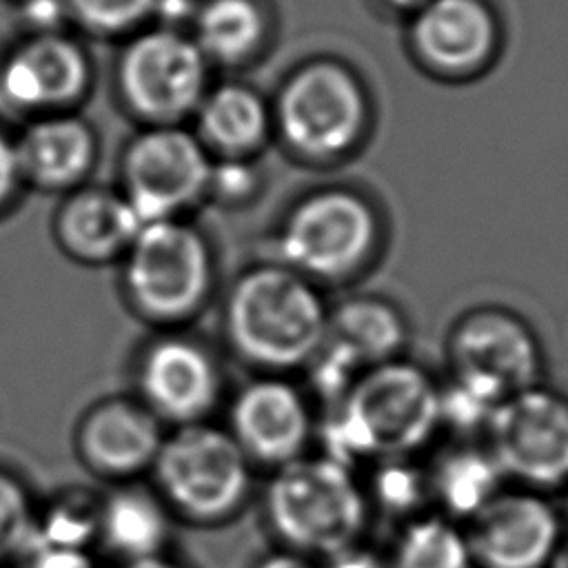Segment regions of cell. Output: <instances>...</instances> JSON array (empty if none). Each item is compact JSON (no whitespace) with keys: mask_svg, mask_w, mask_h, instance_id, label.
I'll use <instances>...</instances> for the list:
<instances>
[{"mask_svg":"<svg viewBox=\"0 0 568 568\" xmlns=\"http://www.w3.org/2000/svg\"><path fill=\"white\" fill-rule=\"evenodd\" d=\"M93 153L89 129L75 118H51L24 131L16 144L18 171L44 186H64L78 180Z\"/></svg>","mask_w":568,"mask_h":568,"instance_id":"obj_22","label":"cell"},{"mask_svg":"<svg viewBox=\"0 0 568 568\" xmlns=\"http://www.w3.org/2000/svg\"><path fill=\"white\" fill-rule=\"evenodd\" d=\"M204 55L195 42L153 31L138 38L120 60L126 100L144 115L175 118L197 104L204 91Z\"/></svg>","mask_w":568,"mask_h":568,"instance_id":"obj_17","label":"cell"},{"mask_svg":"<svg viewBox=\"0 0 568 568\" xmlns=\"http://www.w3.org/2000/svg\"><path fill=\"white\" fill-rule=\"evenodd\" d=\"M18 158H16V146L9 144L2 135H0V200H4L9 195V191L13 189L16 175H18Z\"/></svg>","mask_w":568,"mask_h":568,"instance_id":"obj_32","label":"cell"},{"mask_svg":"<svg viewBox=\"0 0 568 568\" xmlns=\"http://www.w3.org/2000/svg\"><path fill=\"white\" fill-rule=\"evenodd\" d=\"M386 564L388 568H475L464 526L437 510L399 526Z\"/></svg>","mask_w":568,"mask_h":568,"instance_id":"obj_23","label":"cell"},{"mask_svg":"<svg viewBox=\"0 0 568 568\" xmlns=\"http://www.w3.org/2000/svg\"><path fill=\"white\" fill-rule=\"evenodd\" d=\"M262 510L280 548L317 564L362 546L373 517L355 468L324 453L271 470Z\"/></svg>","mask_w":568,"mask_h":568,"instance_id":"obj_3","label":"cell"},{"mask_svg":"<svg viewBox=\"0 0 568 568\" xmlns=\"http://www.w3.org/2000/svg\"><path fill=\"white\" fill-rule=\"evenodd\" d=\"M253 568H320V564L308 557H302L297 552L280 548V550L268 552L262 559H257V564Z\"/></svg>","mask_w":568,"mask_h":568,"instance_id":"obj_33","label":"cell"},{"mask_svg":"<svg viewBox=\"0 0 568 568\" xmlns=\"http://www.w3.org/2000/svg\"><path fill=\"white\" fill-rule=\"evenodd\" d=\"M320 568H388V564H386V557H377L364 546H357L328 561H322Z\"/></svg>","mask_w":568,"mask_h":568,"instance_id":"obj_31","label":"cell"},{"mask_svg":"<svg viewBox=\"0 0 568 568\" xmlns=\"http://www.w3.org/2000/svg\"><path fill=\"white\" fill-rule=\"evenodd\" d=\"M386 13L408 20L426 0H377Z\"/></svg>","mask_w":568,"mask_h":568,"instance_id":"obj_34","label":"cell"},{"mask_svg":"<svg viewBox=\"0 0 568 568\" xmlns=\"http://www.w3.org/2000/svg\"><path fill=\"white\" fill-rule=\"evenodd\" d=\"M277 122L286 142L315 160H335L362 144L371 126V98L342 62L302 67L282 89Z\"/></svg>","mask_w":568,"mask_h":568,"instance_id":"obj_8","label":"cell"},{"mask_svg":"<svg viewBox=\"0 0 568 568\" xmlns=\"http://www.w3.org/2000/svg\"><path fill=\"white\" fill-rule=\"evenodd\" d=\"M33 497L27 484L7 468H0V566L27 555L36 528Z\"/></svg>","mask_w":568,"mask_h":568,"instance_id":"obj_28","label":"cell"},{"mask_svg":"<svg viewBox=\"0 0 568 568\" xmlns=\"http://www.w3.org/2000/svg\"><path fill=\"white\" fill-rule=\"evenodd\" d=\"M226 430L253 466L275 470L311 453L317 419L311 397L291 375L260 373L231 397Z\"/></svg>","mask_w":568,"mask_h":568,"instance_id":"obj_12","label":"cell"},{"mask_svg":"<svg viewBox=\"0 0 568 568\" xmlns=\"http://www.w3.org/2000/svg\"><path fill=\"white\" fill-rule=\"evenodd\" d=\"M368 479L364 493L371 513L386 515L397 526L435 510L428 468L417 457H393L368 464Z\"/></svg>","mask_w":568,"mask_h":568,"instance_id":"obj_24","label":"cell"},{"mask_svg":"<svg viewBox=\"0 0 568 568\" xmlns=\"http://www.w3.org/2000/svg\"><path fill=\"white\" fill-rule=\"evenodd\" d=\"M142 226L126 197L93 189L73 195L62 206L55 237L69 257L84 264H106L124 257Z\"/></svg>","mask_w":568,"mask_h":568,"instance_id":"obj_19","label":"cell"},{"mask_svg":"<svg viewBox=\"0 0 568 568\" xmlns=\"http://www.w3.org/2000/svg\"><path fill=\"white\" fill-rule=\"evenodd\" d=\"M384 244V222L375 204L353 189L311 193L286 215L277 233L280 264L317 286L364 275Z\"/></svg>","mask_w":568,"mask_h":568,"instance_id":"obj_6","label":"cell"},{"mask_svg":"<svg viewBox=\"0 0 568 568\" xmlns=\"http://www.w3.org/2000/svg\"><path fill=\"white\" fill-rule=\"evenodd\" d=\"M548 568H568V537L564 539L561 548L557 550V555H555V559L550 561Z\"/></svg>","mask_w":568,"mask_h":568,"instance_id":"obj_36","label":"cell"},{"mask_svg":"<svg viewBox=\"0 0 568 568\" xmlns=\"http://www.w3.org/2000/svg\"><path fill=\"white\" fill-rule=\"evenodd\" d=\"M118 568H184L178 559L164 555H155L149 559H138V561H126V564H118Z\"/></svg>","mask_w":568,"mask_h":568,"instance_id":"obj_35","label":"cell"},{"mask_svg":"<svg viewBox=\"0 0 568 568\" xmlns=\"http://www.w3.org/2000/svg\"><path fill=\"white\" fill-rule=\"evenodd\" d=\"M215 288L204 235L178 217L149 222L122 257V293L144 322L173 331L195 320Z\"/></svg>","mask_w":568,"mask_h":568,"instance_id":"obj_5","label":"cell"},{"mask_svg":"<svg viewBox=\"0 0 568 568\" xmlns=\"http://www.w3.org/2000/svg\"><path fill=\"white\" fill-rule=\"evenodd\" d=\"M84 82L87 64L80 49L53 36L24 44L2 71V91L24 109L62 104L75 98Z\"/></svg>","mask_w":568,"mask_h":568,"instance_id":"obj_20","label":"cell"},{"mask_svg":"<svg viewBox=\"0 0 568 568\" xmlns=\"http://www.w3.org/2000/svg\"><path fill=\"white\" fill-rule=\"evenodd\" d=\"M173 532V513L153 486L113 484L100 493L98 539L118 564L164 555Z\"/></svg>","mask_w":568,"mask_h":568,"instance_id":"obj_18","label":"cell"},{"mask_svg":"<svg viewBox=\"0 0 568 568\" xmlns=\"http://www.w3.org/2000/svg\"><path fill=\"white\" fill-rule=\"evenodd\" d=\"M135 397L164 424L209 422L222 404L224 371L215 351L180 328L149 339L133 366Z\"/></svg>","mask_w":568,"mask_h":568,"instance_id":"obj_11","label":"cell"},{"mask_svg":"<svg viewBox=\"0 0 568 568\" xmlns=\"http://www.w3.org/2000/svg\"><path fill=\"white\" fill-rule=\"evenodd\" d=\"M164 437L166 426L135 395H115L80 415L73 444L87 470L122 484L151 473Z\"/></svg>","mask_w":568,"mask_h":568,"instance_id":"obj_16","label":"cell"},{"mask_svg":"<svg viewBox=\"0 0 568 568\" xmlns=\"http://www.w3.org/2000/svg\"><path fill=\"white\" fill-rule=\"evenodd\" d=\"M126 200L142 224L171 220L211 184L200 142L182 129L142 133L126 153Z\"/></svg>","mask_w":568,"mask_h":568,"instance_id":"obj_15","label":"cell"},{"mask_svg":"<svg viewBox=\"0 0 568 568\" xmlns=\"http://www.w3.org/2000/svg\"><path fill=\"white\" fill-rule=\"evenodd\" d=\"M561 515H564V521L568 524V488H566V504H564V510H561Z\"/></svg>","mask_w":568,"mask_h":568,"instance_id":"obj_37","label":"cell"},{"mask_svg":"<svg viewBox=\"0 0 568 568\" xmlns=\"http://www.w3.org/2000/svg\"><path fill=\"white\" fill-rule=\"evenodd\" d=\"M408 339L410 322L390 297L359 293L337 302L324 346L306 366L315 395L335 406L364 371L404 357Z\"/></svg>","mask_w":568,"mask_h":568,"instance_id":"obj_10","label":"cell"},{"mask_svg":"<svg viewBox=\"0 0 568 568\" xmlns=\"http://www.w3.org/2000/svg\"><path fill=\"white\" fill-rule=\"evenodd\" d=\"M446 382L497 406L541 384L544 348L532 324L504 304L462 311L444 335Z\"/></svg>","mask_w":568,"mask_h":568,"instance_id":"obj_7","label":"cell"},{"mask_svg":"<svg viewBox=\"0 0 568 568\" xmlns=\"http://www.w3.org/2000/svg\"><path fill=\"white\" fill-rule=\"evenodd\" d=\"M442 430V382L422 364L397 357L364 371L331 406L320 453L355 468L417 457Z\"/></svg>","mask_w":568,"mask_h":568,"instance_id":"obj_1","label":"cell"},{"mask_svg":"<svg viewBox=\"0 0 568 568\" xmlns=\"http://www.w3.org/2000/svg\"><path fill=\"white\" fill-rule=\"evenodd\" d=\"M262 24L253 0H211L195 18V44L202 55L237 60L257 44Z\"/></svg>","mask_w":568,"mask_h":568,"instance_id":"obj_26","label":"cell"},{"mask_svg":"<svg viewBox=\"0 0 568 568\" xmlns=\"http://www.w3.org/2000/svg\"><path fill=\"white\" fill-rule=\"evenodd\" d=\"M481 442L513 486L568 488V397L544 382L497 404Z\"/></svg>","mask_w":568,"mask_h":568,"instance_id":"obj_9","label":"cell"},{"mask_svg":"<svg viewBox=\"0 0 568 568\" xmlns=\"http://www.w3.org/2000/svg\"><path fill=\"white\" fill-rule=\"evenodd\" d=\"M406 44L433 78L468 82L493 67L501 22L488 0H426L406 20Z\"/></svg>","mask_w":568,"mask_h":568,"instance_id":"obj_13","label":"cell"},{"mask_svg":"<svg viewBox=\"0 0 568 568\" xmlns=\"http://www.w3.org/2000/svg\"><path fill=\"white\" fill-rule=\"evenodd\" d=\"M433 508L457 524H468L495 495L504 490V475L486 444L453 439L428 462Z\"/></svg>","mask_w":568,"mask_h":568,"instance_id":"obj_21","label":"cell"},{"mask_svg":"<svg viewBox=\"0 0 568 568\" xmlns=\"http://www.w3.org/2000/svg\"><path fill=\"white\" fill-rule=\"evenodd\" d=\"M20 568H98L89 550L33 546L20 559Z\"/></svg>","mask_w":568,"mask_h":568,"instance_id":"obj_30","label":"cell"},{"mask_svg":"<svg viewBox=\"0 0 568 568\" xmlns=\"http://www.w3.org/2000/svg\"><path fill=\"white\" fill-rule=\"evenodd\" d=\"M475 568H548L566 539V521L544 493L504 488L464 524Z\"/></svg>","mask_w":568,"mask_h":568,"instance_id":"obj_14","label":"cell"},{"mask_svg":"<svg viewBox=\"0 0 568 568\" xmlns=\"http://www.w3.org/2000/svg\"><path fill=\"white\" fill-rule=\"evenodd\" d=\"M100 495L84 488L60 490L44 508L36 510L33 546L89 550L98 539Z\"/></svg>","mask_w":568,"mask_h":568,"instance_id":"obj_27","label":"cell"},{"mask_svg":"<svg viewBox=\"0 0 568 568\" xmlns=\"http://www.w3.org/2000/svg\"><path fill=\"white\" fill-rule=\"evenodd\" d=\"M158 0H69L73 11L89 24L120 29L146 16Z\"/></svg>","mask_w":568,"mask_h":568,"instance_id":"obj_29","label":"cell"},{"mask_svg":"<svg viewBox=\"0 0 568 568\" xmlns=\"http://www.w3.org/2000/svg\"><path fill=\"white\" fill-rule=\"evenodd\" d=\"M200 124L211 142L224 149H246L266 131V109L246 87L215 89L200 109Z\"/></svg>","mask_w":568,"mask_h":568,"instance_id":"obj_25","label":"cell"},{"mask_svg":"<svg viewBox=\"0 0 568 568\" xmlns=\"http://www.w3.org/2000/svg\"><path fill=\"white\" fill-rule=\"evenodd\" d=\"M151 479L173 517L213 526L246 506L255 466L226 426L197 422L166 430Z\"/></svg>","mask_w":568,"mask_h":568,"instance_id":"obj_4","label":"cell"},{"mask_svg":"<svg viewBox=\"0 0 568 568\" xmlns=\"http://www.w3.org/2000/svg\"><path fill=\"white\" fill-rule=\"evenodd\" d=\"M331 304L322 286L284 264L244 271L229 286L222 333L231 353L260 373L306 371L324 346Z\"/></svg>","mask_w":568,"mask_h":568,"instance_id":"obj_2","label":"cell"}]
</instances>
